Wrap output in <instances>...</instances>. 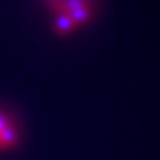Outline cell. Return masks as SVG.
I'll use <instances>...</instances> for the list:
<instances>
[{"instance_id": "2", "label": "cell", "mask_w": 160, "mask_h": 160, "mask_svg": "<svg viewBox=\"0 0 160 160\" xmlns=\"http://www.w3.org/2000/svg\"><path fill=\"white\" fill-rule=\"evenodd\" d=\"M51 2H53V3H55V2H58V0H51Z\"/></svg>"}, {"instance_id": "1", "label": "cell", "mask_w": 160, "mask_h": 160, "mask_svg": "<svg viewBox=\"0 0 160 160\" xmlns=\"http://www.w3.org/2000/svg\"><path fill=\"white\" fill-rule=\"evenodd\" d=\"M78 26L73 23V20L68 16V15H62L59 19H58V23H56V29L59 32H71L73 31L75 28H76Z\"/></svg>"}]
</instances>
